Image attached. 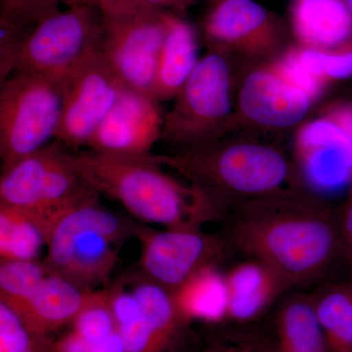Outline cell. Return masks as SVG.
<instances>
[{
	"label": "cell",
	"mask_w": 352,
	"mask_h": 352,
	"mask_svg": "<svg viewBox=\"0 0 352 352\" xmlns=\"http://www.w3.org/2000/svg\"><path fill=\"white\" fill-rule=\"evenodd\" d=\"M226 215L230 245L294 288L316 281L342 258L337 210L305 187L238 204Z\"/></svg>",
	"instance_id": "obj_1"
},
{
	"label": "cell",
	"mask_w": 352,
	"mask_h": 352,
	"mask_svg": "<svg viewBox=\"0 0 352 352\" xmlns=\"http://www.w3.org/2000/svg\"><path fill=\"white\" fill-rule=\"evenodd\" d=\"M75 162L90 188L117 201L141 221L164 228L201 229L226 214L205 190L168 173L152 154L120 156L88 149L76 152Z\"/></svg>",
	"instance_id": "obj_2"
},
{
	"label": "cell",
	"mask_w": 352,
	"mask_h": 352,
	"mask_svg": "<svg viewBox=\"0 0 352 352\" xmlns=\"http://www.w3.org/2000/svg\"><path fill=\"white\" fill-rule=\"evenodd\" d=\"M205 190L224 210L303 187L298 170L274 146L229 133L188 151L153 155Z\"/></svg>",
	"instance_id": "obj_3"
},
{
	"label": "cell",
	"mask_w": 352,
	"mask_h": 352,
	"mask_svg": "<svg viewBox=\"0 0 352 352\" xmlns=\"http://www.w3.org/2000/svg\"><path fill=\"white\" fill-rule=\"evenodd\" d=\"M98 197H89L60 215L46 245L48 271L85 291L105 281L117 263L118 245L140 229L104 208Z\"/></svg>",
	"instance_id": "obj_4"
},
{
	"label": "cell",
	"mask_w": 352,
	"mask_h": 352,
	"mask_svg": "<svg viewBox=\"0 0 352 352\" xmlns=\"http://www.w3.org/2000/svg\"><path fill=\"white\" fill-rule=\"evenodd\" d=\"M232 94L230 60L208 51L164 113L162 142L180 153L232 132L238 126Z\"/></svg>",
	"instance_id": "obj_5"
},
{
	"label": "cell",
	"mask_w": 352,
	"mask_h": 352,
	"mask_svg": "<svg viewBox=\"0 0 352 352\" xmlns=\"http://www.w3.org/2000/svg\"><path fill=\"white\" fill-rule=\"evenodd\" d=\"M76 166L75 152L54 140L1 168L0 204L55 223L66 210L96 195Z\"/></svg>",
	"instance_id": "obj_6"
},
{
	"label": "cell",
	"mask_w": 352,
	"mask_h": 352,
	"mask_svg": "<svg viewBox=\"0 0 352 352\" xmlns=\"http://www.w3.org/2000/svg\"><path fill=\"white\" fill-rule=\"evenodd\" d=\"M65 85L25 72H15L0 83L1 168L56 140Z\"/></svg>",
	"instance_id": "obj_7"
},
{
	"label": "cell",
	"mask_w": 352,
	"mask_h": 352,
	"mask_svg": "<svg viewBox=\"0 0 352 352\" xmlns=\"http://www.w3.org/2000/svg\"><path fill=\"white\" fill-rule=\"evenodd\" d=\"M103 16L92 7L66 6L30 31L15 72L66 83L101 52Z\"/></svg>",
	"instance_id": "obj_8"
},
{
	"label": "cell",
	"mask_w": 352,
	"mask_h": 352,
	"mask_svg": "<svg viewBox=\"0 0 352 352\" xmlns=\"http://www.w3.org/2000/svg\"><path fill=\"white\" fill-rule=\"evenodd\" d=\"M208 51L228 58L267 61L287 47L289 25L256 0H221L201 23Z\"/></svg>",
	"instance_id": "obj_9"
},
{
	"label": "cell",
	"mask_w": 352,
	"mask_h": 352,
	"mask_svg": "<svg viewBox=\"0 0 352 352\" xmlns=\"http://www.w3.org/2000/svg\"><path fill=\"white\" fill-rule=\"evenodd\" d=\"M168 12L145 6L119 17H103L101 54L122 85L152 95Z\"/></svg>",
	"instance_id": "obj_10"
},
{
	"label": "cell",
	"mask_w": 352,
	"mask_h": 352,
	"mask_svg": "<svg viewBox=\"0 0 352 352\" xmlns=\"http://www.w3.org/2000/svg\"><path fill=\"white\" fill-rule=\"evenodd\" d=\"M141 245V270L145 278L170 293L192 275L223 258L228 239L201 229L142 228L138 235Z\"/></svg>",
	"instance_id": "obj_11"
},
{
	"label": "cell",
	"mask_w": 352,
	"mask_h": 352,
	"mask_svg": "<svg viewBox=\"0 0 352 352\" xmlns=\"http://www.w3.org/2000/svg\"><path fill=\"white\" fill-rule=\"evenodd\" d=\"M124 88L99 52L65 85L63 113L56 140L72 151L87 148Z\"/></svg>",
	"instance_id": "obj_12"
},
{
	"label": "cell",
	"mask_w": 352,
	"mask_h": 352,
	"mask_svg": "<svg viewBox=\"0 0 352 352\" xmlns=\"http://www.w3.org/2000/svg\"><path fill=\"white\" fill-rule=\"evenodd\" d=\"M236 102V120L240 117L254 126L285 129L300 124L315 100L267 60L247 74Z\"/></svg>",
	"instance_id": "obj_13"
},
{
	"label": "cell",
	"mask_w": 352,
	"mask_h": 352,
	"mask_svg": "<svg viewBox=\"0 0 352 352\" xmlns=\"http://www.w3.org/2000/svg\"><path fill=\"white\" fill-rule=\"evenodd\" d=\"M164 113L152 95L124 88L87 149L120 156H146L160 142Z\"/></svg>",
	"instance_id": "obj_14"
},
{
	"label": "cell",
	"mask_w": 352,
	"mask_h": 352,
	"mask_svg": "<svg viewBox=\"0 0 352 352\" xmlns=\"http://www.w3.org/2000/svg\"><path fill=\"white\" fill-rule=\"evenodd\" d=\"M295 150L303 179L318 188L352 182V138L332 120L318 117L296 131Z\"/></svg>",
	"instance_id": "obj_15"
},
{
	"label": "cell",
	"mask_w": 352,
	"mask_h": 352,
	"mask_svg": "<svg viewBox=\"0 0 352 352\" xmlns=\"http://www.w3.org/2000/svg\"><path fill=\"white\" fill-rule=\"evenodd\" d=\"M226 277L228 320L238 323L258 320L294 288L281 273L256 258L236 264Z\"/></svg>",
	"instance_id": "obj_16"
},
{
	"label": "cell",
	"mask_w": 352,
	"mask_h": 352,
	"mask_svg": "<svg viewBox=\"0 0 352 352\" xmlns=\"http://www.w3.org/2000/svg\"><path fill=\"white\" fill-rule=\"evenodd\" d=\"M200 36L184 16L168 14L166 32L157 61L153 96L175 99L200 61Z\"/></svg>",
	"instance_id": "obj_17"
},
{
	"label": "cell",
	"mask_w": 352,
	"mask_h": 352,
	"mask_svg": "<svg viewBox=\"0 0 352 352\" xmlns=\"http://www.w3.org/2000/svg\"><path fill=\"white\" fill-rule=\"evenodd\" d=\"M289 29L298 45L332 48L352 38V15L346 0H291Z\"/></svg>",
	"instance_id": "obj_18"
},
{
	"label": "cell",
	"mask_w": 352,
	"mask_h": 352,
	"mask_svg": "<svg viewBox=\"0 0 352 352\" xmlns=\"http://www.w3.org/2000/svg\"><path fill=\"white\" fill-rule=\"evenodd\" d=\"M89 292L48 272L29 302L15 314L32 333L51 338L52 333L75 320L87 302Z\"/></svg>",
	"instance_id": "obj_19"
},
{
	"label": "cell",
	"mask_w": 352,
	"mask_h": 352,
	"mask_svg": "<svg viewBox=\"0 0 352 352\" xmlns=\"http://www.w3.org/2000/svg\"><path fill=\"white\" fill-rule=\"evenodd\" d=\"M176 308L185 323H220L228 320V292L226 273L219 264H210L173 292Z\"/></svg>",
	"instance_id": "obj_20"
},
{
	"label": "cell",
	"mask_w": 352,
	"mask_h": 352,
	"mask_svg": "<svg viewBox=\"0 0 352 352\" xmlns=\"http://www.w3.org/2000/svg\"><path fill=\"white\" fill-rule=\"evenodd\" d=\"M276 352H328L310 296L289 294L276 312Z\"/></svg>",
	"instance_id": "obj_21"
},
{
	"label": "cell",
	"mask_w": 352,
	"mask_h": 352,
	"mask_svg": "<svg viewBox=\"0 0 352 352\" xmlns=\"http://www.w3.org/2000/svg\"><path fill=\"white\" fill-rule=\"evenodd\" d=\"M51 227L38 215L0 204L1 261H38L47 245Z\"/></svg>",
	"instance_id": "obj_22"
},
{
	"label": "cell",
	"mask_w": 352,
	"mask_h": 352,
	"mask_svg": "<svg viewBox=\"0 0 352 352\" xmlns=\"http://www.w3.org/2000/svg\"><path fill=\"white\" fill-rule=\"evenodd\" d=\"M328 352H352V284H331L310 295Z\"/></svg>",
	"instance_id": "obj_23"
},
{
	"label": "cell",
	"mask_w": 352,
	"mask_h": 352,
	"mask_svg": "<svg viewBox=\"0 0 352 352\" xmlns=\"http://www.w3.org/2000/svg\"><path fill=\"white\" fill-rule=\"evenodd\" d=\"M118 332L126 352H170L153 330L131 289H109Z\"/></svg>",
	"instance_id": "obj_24"
},
{
	"label": "cell",
	"mask_w": 352,
	"mask_h": 352,
	"mask_svg": "<svg viewBox=\"0 0 352 352\" xmlns=\"http://www.w3.org/2000/svg\"><path fill=\"white\" fill-rule=\"evenodd\" d=\"M296 61L312 80L327 88L331 82L352 78V38L332 48L291 45Z\"/></svg>",
	"instance_id": "obj_25"
},
{
	"label": "cell",
	"mask_w": 352,
	"mask_h": 352,
	"mask_svg": "<svg viewBox=\"0 0 352 352\" xmlns=\"http://www.w3.org/2000/svg\"><path fill=\"white\" fill-rule=\"evenodd\" d=\"M38 261H6L0 264V302L18 314L48 274Z\"/></svg>",
	"instance_id": "obj_26"
},
{
	"label": "cell",
	"mask_w": 352,
	"mask_h": 352,
	"mask_svg": "<svg viewBox=\"0 0 352 352\" xmlns=\"http://www.w3.org/2000/svg\"><path fill=\"white\" fill-rule=\"evenodd\" d=\"M53 342L32 333L10 307L0 302V352H52Z\"/></svg>",
	"instance_id": "obj_27"
},
{
	"label": "cell",
	"mask_w": 352,
	"mask_h": 352,
	"mask_svg": "<svg viewBox=\"0 0 352 352\" xmlns=\"http://www.w3.org/2000/svg\"><path fill=\"white\" fill-rule=\"evenodd\" d=\"M32 29L0 17V83L15 73L25 38Z\"/></svg>",
	"instance_id": "obj_28"
},
{
	"label": "cell",
	"mask_w": 352,
	"mask_h": 352,
	"mask_svg": "<svg viewBox=\"0 0 352 352\" xmlns=\"http://www.w3.org/2000/svg\"><path fill=\"white\" fill-rule=\"evenodd\" d=\"M61 4L62 0H0V17L32 29Z\"/></svg>",
	"instance_id": "obj_29"
},
{
	"label": "cell",
	"mask_w": 352,
	"mask_h": 352,
	"mask_svg": "<svg viewBox=\"0 0 352 352\" xmlns=\"http://www.w3.org/2000/svg\"><path fill=\"white\" fill-rule=\"evenodd\" d=\"M62 4L65 6L92 7L103 17H119L148 6L142 0H62Z\"/></svg>",
	"instance_id": "obj_30"
},
{
	"label": "cell",
	"mask_w": 352,
	"mask_h": 352,
	"mask_svg": "<svg viewBox=\"0 0 352 352\" xmlns=\"http://www.w3.org/2000/svg\"><path fill=\"white\" fill-rule=\"evenodd\" d=\"M337 212L342 258L346 261L349 281L352 284V182L347 190L346 201Z\"/></svg>",
	"instance_id": "obj_31"
},
{
	"label": "cell",
	"mask_w": 352,
	"mask_h": 352,
	"mask_svg": "<svg viewBox=\"0 0 352 352\" xmlns=\"http://www.w3.org/2000/svg\"><path fill=\"white\" fill-rule=\"evenodd\" d=\"M265 344L261 338L240 333L215 340L201 352H263Z\"/></svg>",
	"instance_id": "obj_32"
},
{
	"label": "cell",
	"mask_w": 352,
	"mask_h": 352,
	"mask_svg": "<svg viewBox=\"0 0 352 352\" xmlns=\"http://www.w3.org/2000/svg\"><path fill=\"white\" fill-rule=\"evenodd\" d=\"M320 113L339 124L352 138V102H333L326 106Z\"/></svg>",
	"instance_id": "obj_33"
},
{
	"label": "cell",
	"mask_w": 352,
	"mask_h": 352,
	"mask_svg": "<svg viewBox=\"0 0 352 352\" xmlns=\"http://www.w3.org/2000/svg\"><path fill=\"white\" fill-rule=\"evenodd\" d=\"M146 6L163 12L184 16L195 0H142Z\"/></svg>",
	"instance_id": "obj_34"
},
{
	"label": "cell",
	"mask_w": 352,
	"mask_h": 352,
	"mask_svg": "<svg viewBox=\"0 0 352 352\" xmlns=\"http://www.w3.org/2000/svg\"><path fill=\"white\" fill-rule=\"evenodd\" d=\"M263 352H276V349H275L274 344H270V342H266V344L265 346H264Z\"/></svg>",
	"instance_id": "obj_35"
},
{
	"label": "cell",
	"mask_w": 352,
	"mask_h": 352,
	"mask_svg": "<svg viewBox=\"0 0 352 352\" xmlns=\"http://www.w3.org/2000/svg\"><path fill=\"white\" fill-rule=\"evenodd\" d=\"M208 6H212V4L217 3V2L221 1V0H207Z\"/></svg>",
	"instance_id": "obj_36"
}]
</instances>
